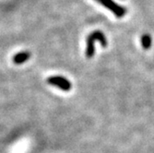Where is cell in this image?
<instances>
[{"label": "cell", "mask_w": 154, "mask_h": 153, "mask_svg": "<svg viewBox=\"0 0 154 153\" xmlns=\"http://www.w3.org/2000/svg\"><path fill=\"white\" fill-rule=\"evenodd\" d=\"M99 41L103 47L107 46V40L104 33L101 31H95L91 32L86 41V57L91 58L95 54V43Z\"/></svg>", "instance_id": "obj_1"}, {"label": "cell", "mask_w": 154, "mask_h": 153, "mask_svg": "<svg viewBox=\"0 0 154 153\" xmlns=\"http://www.w3.org/2000/svg\"><path fill=\"white\" fill-rule=\"evenodd\" d=\"M96 1L99 2L103 7H105L110 11L113 12L114 15L118 19L125 17V14H127V8L125 7L118 5L114 0H96Z\"/></svg>", "instance_id": "obj_2"}, {"label": "cell", "mask_w": 154, "mask_h": 153, "mask_svg": "<svg viewBox=\"0 0 154 153\" xmlns=\"http://www.w3.org/2000/svg\"><path fill=\"white\" fill-rule=\"evenodd\" d=\"M47 82L49 84L54 85L55 87H58L59 89L65 91H68L71 89V83L63 77H59V76L51 77L47 79Z\"/></svg>", "instance_id": "obj_3"}, {"label": "cell", "mask_w": 154, "mask_h": 153, "mask_svg": "<svg viewBox=\"0 0 154 153\" xmlns=\"http://www.w3.org/2000/svg\"><path fill=\"white\" fill-rule=\"evenodd\" d=\"M29 57H30V53L21 52V53L17 54L15 57H14L13 60H14V63L15 64L20 65V64H23L24 62H26L28 59H29Z\"/></svg>", "instance_id": "obj_4"}, {"label": "cell", "mask_w": 154, "mask_h": 153, "mask_svg": "<svg viewBox=\"0 0 154 153\" xmlns=\"http://www.w3.org/2000/svg\"><path fill=\"white\" fill-rule=\"evenodd\" d=\"M151 37L149 33H144L141 37V45L145 50H148L151 46Z\"/></svg>", "instance_id": "obj_5"}]
</instances>
